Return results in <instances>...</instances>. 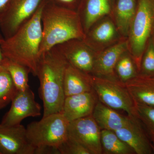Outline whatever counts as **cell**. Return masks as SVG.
<instances>
[{"label":"cell","instance_id":"34","mask_svg":"<svg viewBox=\"0 0 154 154\" xmlns=\"http://www.w3.org/2000/svg\"></svg>","mask_w":154,"mask_h":154},{"label":"cell","instance_id":"27","mask_svg":"<svg viewBox=\"0 0 154 154\" xmlns=\"http://www.w3.org/2000/svg\"><path fill=\"white\" fill-rule=\"evenodd\" d=\"M60 154H91L88 149L68 135L66 140L58 147Z\"/></svg>","mask_w":154,"mask_h":154},{"label":"cell","instance_id":"18","mask_svg":"<svg viewBox=\"0 0 154 154\" xmlns=\"http://www.w3.org/2000/svg\"><path fill=\"white\" fill-rule=\"evenodd\" d=\"M101 129L115 131L124 127L130 122L132 116H125L115 110L98 101L92 114Z\"/></svg>","mask_w":154,"mask_h":154},{"label":"cell","instance_id":"14","mask_svg":"<svg viewBox=\"0 0 154 154\" xmlns=\"http://www.w3.org/2000/svg\"><path fill=\"white\" fill-rule=\"evenodd\" d=\"M119 35L120 34L113 19L106 18L101 19L93 25L86 33L83 40L99 53L118 41L121 38H119Z\"/></svg>","mask_w":154,"mask_h":154},{"label":"cell","instance_id":"31","mask_svg":"<svg viewBox=\"0 0 154 154\" xmlns=\"http://www.w3.org/2000/svg\"><path fill=\"white\" fill-rule=\"evenodd\" d=\"M149 137L152 141V150L153 153L154 154V133H148Z\"/></svg>","mask_w":154,"mask_h":154},{"label":"cell","instance_id":"13","mask_svg":"<svg viewBox=\"0 0 154 154\" xmlns=\"http://www.w3.org/2000/svg\"><path fill=\"white\" fill-rule=\"evenodd\" d=\"M137 116H132L129 123L114 131L137 154H153L152 144L146 128Z\"/></svg>","mask_w":154,"mask_h":154},{"label":"cell","instance_id":"3","mask_svg":"<svg viewBox=\"0 0 154 154\" xmlns=\"http://www.w3.org/2000/svg\"><path fill=\"white\" fill-rule=\"evenodd\" d=\"M42 38L40 56L57 45L73 39H85L86 34L79 13L45 1L41 17Z\"/></svg>","mask_w":154,"mask_h":154},{"label":"cell","instance_id":"28","mask_svg":"<svg viewBox=\"0 0 154 154\" xmlns=\"http://www.w3.org/2000/svg\"><path fill=\"white\" fill-rule=\"evenodd\" d=\"M56 5L73 11H78L82 0H47Z\"/></svg>","mask_w":154,"mask_h":154},{"label":"cell","instance_id":"29","mask_svg":"<svg viewBox=\"0 0 154 154\" xmlns=\"http://www.w3.org/2000/svg\"><path fill=\"white\" fill-rule=\"evenodd\" d=\"M11 0H0V17Z\"/></svg>","mask_w":154,"mask_h":154},{"label":"cell","instance_id":"5","mask_svg":"<svg viewBox=\"0 0 154 154\" xmlns=\"http://www.w3.org/2000/svg\"><path fill=\"white\" fill-rule=\"evenodd\" d=\"M69 122L61 113H53L30 123L26 128L27 137L35 148L49 146L58 149L68 137Z\"/></svg>","mask_w":154,"mask_h":154},{"label":"cell","instance_id":"25","mask_svg":"<svg viewBox=\"0 0 154 154\" xmlns=\"http://www.w3.org/2000/svg\"><path fill=\"white\" fill-rule=\"evenodd\" d=\"M139 74L143 75H154V41L151 36L143 55Z\"/></svg>","mask_w":154,"mask_h":154},{"label":"cell","instance_id":"1","mask_svg":"<svg viewBox=\"0 0 154 154\" xmlns=\"http://www.w3.org/2000/svg\"><path fill=\"white\" fill-rule=\"evenodd\" d=\"M69 63L54 47L43 53L38 61L36 76L40 83L39 92L43 104V117L61 113L65 95V74Z\"/></svg>","mask_w":154,"mask_h":154},{"label":"cell","instance_id":"7","mask_svg":"<svg viewBox=\"0 0 154 154\" xmlns=\"http://www.w3.org/2000/svg\"><path fill=\"white\" fill-rule=\"evenodd\" d=\"M44 0H11L0 17L5 39L11 37L35 14Z\"/></svg>","mask_w":154,"mask_h":154},{"label":"cell","instance_id":"8","mask_svg":"<svg viewBox=\"0 0 154 154\" xmlns=\"http://www.w3.org/2000/svg\"><path fill=\"white\" fill-rule=\"evenodd\" d=\"M101 130L91 115L70 122L68 135L82 145L91 154H102Z\"/></svg>","mask_w":154,"mask_h":154},{"label":"cell","instance_id":"32","mask_svg":"<svg viewBox=\"0 0 154 154\" xmlns=\"http://www.w3.org/2000/svg\"><path fill=\"white\" fill-rule=\"evenodd\" d=\"M151 36L154 41V22L153 25L152 29Z\"/></svg>","mask_w":154,"mask_h":154},{"label":"cell","instance_id":"4","mask_svg":"<svg viewBox=\"0 0 154 154\" xmlns=\"http://www.w3.org/2000/svg\"><path fill=\"white\" fill-rule=\"evenodd\" d=\"M154 22V0H137L136 12L128 36V51L140 71L141 63Z\"/></svg>","mask_w":154,"mask_h":154},{"label":"cell","instance_id":"23","mask_svg":"<svg viewBox=\"0 0 154 154\" xmlns=\"http://www.w3.org/2000/svg\"><path fill=\"white\" fill-rule=\"evenodd\" d=\"M115 71L118 79L124 84L138 75L136 65L128 51L119 58L116 65Z\"/></svg>","mask_w":154,"mask_h":154},{"label":"cell","instance_id":"20","mask_svg":"<svg viewBox=\"0 0 154 154\" xmlns=\"http://www.w3.org/2000/svg\"><path fill=\"white\" fill-rule=\"evenodd\" d=\"M137 0H115L112 19L119 33L127 38L131 25L136 12Z\"/></svg>","mask_w":154,"mask_h":154},{"label":"cell","instance_id":"24","mask_svg":"<svg viewBox=\"0 0 154 154\" xmlns=\"http://www.w3.org/2000/svg\"><path fill=\"white\" fill-rule=\"evenodd\" d=\"M17 91L9 72L0 68V110L11 102Z\"/></svg>","mask_w":154,"mask_h":154},{"label":"cell","instance_id":"21","mask_svg":"<svg viewBox=\"0 0 154 154\" xmlns=\"http://www.w3.org/2000/svg\"><path fill=\"white\" fill-rule=\"evenodd\" d=\"M102 154H133L132 149L122 140L114 131L101 130Z\"/></svg>","mask_w":154,"mask_h":154},{"label":"cell","instance_id":"19","mask_svg":"<svg viewBox=\"0 0 154 154\" xmlns=\"http://www.w3.org/2000/svg\"><path fill=\"white\" fill-rule=\"evenodd\" d=\"M92 75L88 74L69 64L64 79V92L66 97L93 91Z\"/></svg>","mask_w":154,"mask_h":154},{"label":"cell","instance_id":"16","mask_svg":"<svg viewBox=\"0 0 154 154\" xmlns=\"http://www.w3.org/2000/svg\"><path fill=\"white\" fill-rule=\"evenodd\" d=\"M115 0H82L78 13L85 34L99 20L111 16Z\"/></svg>","mask_w":154,"mask_h":154},{"label":"cell","instance_id":"22","mask_svg":"<svg viewBox=\"0 0 154 154\" xmlns=\"http://www.w3.org/2000/svg\"><path fill=\"white\" fill-rule=\"evenodd\" d=\"M2 66L9 72L17 91H24L30 88L28 85V75L31 72L30 69L5 57Z\"/></svg>","mask_w":154,"mask_h":154},{"label":"cell","instance_id":"15","mask_svg":"<svg viewBox=\"0 0 154 154\" xmlns=\"http://www.w3.org/2000/svg\"><path fill=\"white\" fill-rule=\"evenodd\" d=\"M99 101L94 90L89 92L66 96L61 113L70 122L92 115Z\"/></svg>","mask_w":154,"mask_h":154},{"label":"cell","instance_id":"26","mask_svg":"<svg viewBox=\"0 0 154 154\" xmlns=\"http://www.w3.org/2000/svg\"><path fill=\"white\" fill-rule=\"evenodd\" d=\"M136 116L147 132L154 133V107L135 103Z\"/></svg>","mask_w":154,"mask_h":154},{"label":"cell","instance_id":"12","mask_svg":"<svg viewBox=\"0 0 154 154\" xmlns=\"http://www.w3.org/2000/svg\"><path fill=\"white\" fill-rule=\"evenodd\" d=\"M127 51V38L122 37L114 44L98 53L92 75L119 80L115 73L116 65L121 55Z\"/></svg>","mask_w":154,"mask_h":154},{"label":"cell","instance_id":"9","mask_svg":"<svg viewBox=\"0 0 154 154\" xmlns=\"http://www.w3.org/2000/svg\"><path fill=\"white\" fill-rule=\"evenodd\" d=\"M11 102V108L3 117L1 122L3 125H18L27 117L41 115V107L36 102L35 94L30 88L17 91Z\"/></svg>","mask_w":154,"mask_h":154},{"label":"cell","instance_id":"30","mask_svg":"<svg viewBox=\"0 0 154 154\" xmlns=\"http://www.w3.org/2000/svg\"><path fill=\"white\" fill-rule=\"evenodd\" d=\"M4 39H5V38L3 37L2 34L1 30H0V68L2 66V64L3 58H4L1 45H2V43L4 41Z\"/></svg>","mask_w":154,"mask_h":154},{"label":"cell","instance_id":"17","mask_svg":"<svg viewBox=\"0 0 154 154\" xmlns=\"http://www.w3.org/2000/svg\"><path fill=\"white\" fill-rule=\"evenodd\" d=\"M125 85L135 103L154 107V75L138 74Z\"/></svg>","mask_w":154,"mask_h":154},{"label":"cell","instance_id":"11","mask_svg":"<svg viewBox=\"0 0 154 154\" xmlns=\"http://www.w3.org/2000/svg\"><path fill=\"white\" fill-rule=\"evenodd\" d=\"M36 148L27 137L22 125L8 126L0 124V152L2 154H35Z\"/></svg>","mask_w":154,"mask_h":154},{"label":"cell","instance_id":"10","mask_svg":"<svg viewBox=\"0 0 154 154\" xmlns=\"http://www.w3.org/2000/svg\"><path fill=\"white\" fill-rule=\"evenodd\" d=\"M55 47L65 58L69 64L92 75L98 53L83 39H72Z\"/></svg>","mask_w":154,"mask_h":154},{"label":"cell","instance_id":"33","mask_svg":"<svg viewBox=\"0 0 154 154\" xmlns=\"http://www.w3.org/2000/svg\"><path fill=\"white\" fill-rule=\"evenodd\" d=\"M0 154H2V153H1V152H0Z\"/></svg>","mask_w":154,"mask_h":154},{"label":"cell","instance_id":"6","mask_svg":"<svg viewBox=\"0 0 154 154\" xmlns=\"http://www.w3.org/2000/svg\"><path fill=\"white\" fill-rule=\"evenodd\" d=\"M92 79L93 89L100 102L114 110H123L129 116H137L135 102L125 84L93 75Z\"/></svg>","mask_w":154,"mask_h":154},{"label":"cell","instance_id":"2","mask_svg":"<svg viewBox=\"0 0 154 154\" xmlns=\"http://www.w3.org/2000/svg\"><path fill=\"white\" fill-rule=\"evenodd\" d=\"M46 0H44L34 15L14 35L2 43L4 57L23 65L36 76L40 58L42 38L41 17Z\"/></svg>","mask_w":154,"mask_h":154}]
</instances>
